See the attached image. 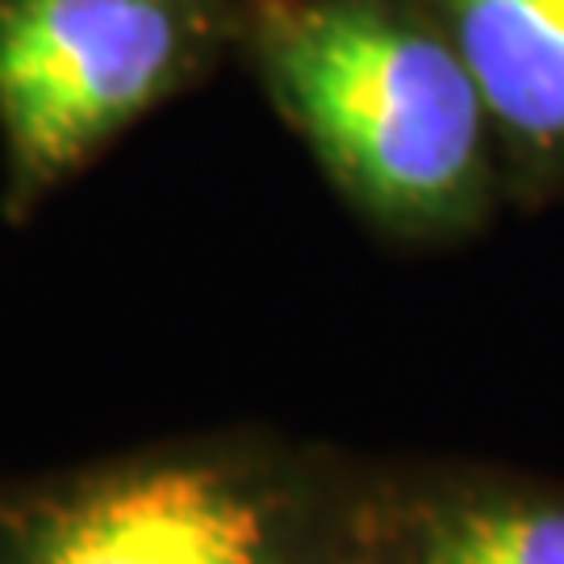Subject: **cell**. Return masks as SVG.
Listing matches in <instances>:
<instances>
[{
	"label": "cell",
	"mask_w": 564,
	"mask_h": 564,
	"mask_svg": "<svg viewBox=\"0 0 564 564\" xmlns=\"http://www.w3.org/2000/svg\"><path fill=\"white\" fill-rule=\"evenodd\" d=\"M251 39L276 105L368 214L435 230L481 202L494 121L444 25L393 0H272Z\"/></svg>",
	"instance_id": "6da1fadb"
},
{
	"label": "cell",
	"mask_w": 564,
	"mask_h": 564,
	"mask_svg": "<svg viewBox=\"0 0 564 564\" xmlns=\"http://www.w3.org/2000/svg\"><path fill=\"white\" fill-rule=\"evenodd\" d=\"M226 0H0L4 205L25 214L202 76Z\"/></svg>",
	"instance_id": "7a4b0ae2"
},
{
	"label": "cell",
	"mask_w": 564,
	"mask_h": 564,
	"mask_svg": "<svg viewBox=\"0 0 564 564\" xmlns=\"http://www.w3.org/2000/svg\"><path fill=\"white\" fill-rule=\"evenodd\" d=\"M18 564H276V527L226 464L155 460L42 506Z\"/></svg>",
	"instance_id": "3957f363"
},
{
	"label": "cell",
	"mask_w": 564,
	"mask_h": 564,
	"mask_svg": "<svg viewBox=\"0 0 564 564\" xmlns=\"http://www.w3.org/2000/svg\"><path fill=\"white\" fill-rule=\"evenodd\" d=\"M444 30L519 151H564V0H440Z\"/></svg>",
	"instance_id": "277c9868"
},
{
	"label": "cell",
	"mask_w": 564,
	"mask_h": 564,
	"mask_svg": "<svg viewBox=\"0 0 564 564\" xmlns=\"http://www.w3.org/2000/svg\"><path fill=\"white\" fill-rule=\"evenodd\" d=\"M426 564H564V506H481L447 519Z\"/></svg>",
	"instance_id": "5b68a950"
}]
</instances>
